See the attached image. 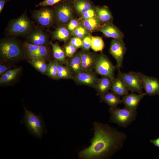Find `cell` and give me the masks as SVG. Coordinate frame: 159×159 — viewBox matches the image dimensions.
<instances>
[{"instance_id": "1", "label": "cell", "mask_w": 159, "mask_h": 159, "mask_svg": "<svg viewBox=\"0 0 159 159\" xmlns=\"http://www.w3.org/2000/svg\"><path fill=\"white\" fill-rule=\"evenodd\" d=\"M94 136L87 148L78 154L80 159H106L110 158L121 149L127 136L123 132L106 124L93 123Z\"/></svg>"}, {"instance_id": "2", "label": "cell", "mask_w": 159, "mask_h": 159, "mask_svg": "<svg viewBox=\"0 0 159 159\" xmlns=\"http://www.w3.org/2000/svg\"><path fill=\"white\" fill-rule=\"evenodd\" d=\"M23 106L25 113L21 123L25 124L30 134L41 139L43 134L47 132L42 114L37 115L27 109L24 105Z\"/></svg>"}, {"instance_id": "3", "label": "cell", "mask_w": 159, "mask_h": 159, "mask_svg": "<svg viewBox=\"0 0 159 159\" xmlns=\"http://www.w3.org/2000/svg\"><path fill=\"white\" fill-rule=\"evenodd\" d=\"M0 58L5 62H13L23 58L24 56L19 42L13 38L1 39Z\"/></svg>"}, {"instance_id": "4", "label": "cell", "mask_w": 159, "mask_h": 159, "mask_svg": "<svg viewBox=\"0 0 159 159\" xmlns=\"http://www.w3.org/2000/svg\"><path fill=\"white\" fill-rule=\"evenodd\" d=\"M26 11L18 18L10 21L6 30L8 35L23 36L33 30V24L27 16Z\"/></svg>"}, {"instance_id": "5", "label": "cell", "mask_w": 159, "mask_h": 159, "mask_svg": "<svg viewBox=\"0 0 159 159\" xmlns=\"http://www.w3.org/2000/svg\"><path fill=\"white\" fill-rule=\"evenodd\" d=\"M109 111L111 115L109 121L124 127L130 125L137 115L136 110H131L125 107L122 109L110 107Z\"/></svg>"}, {"instance_id": "6", "label": "cell", "mask_w": 159, "mask_h": 159, "mask_svg": "<svg viewBox=\"0 0 159 159\" xmlns=\"http://www.w3.org/2000/svg\"><path fill=\"white\" fill-rule=\"evenodd\" d=\"M118 75L122 79L129 90L139 94L146 95L143 92L142 82L138 73L131 71L122 73L119 70Z\"/></svg>"}, {"instance_id": "7", "label": "cell", "mask_w": 159, "mask_h": 159, "mask_svg": "<svg viewBox=\"0 0 159 159\" xmlns=\"http://www.w3.org/2000/svg\"><path fill=\"white\" fill-rule=\"evenodd\" d=\"M116 68L104 54L101 53L98 56L94 69L96 73L102 76L108 77L113 80L115 78Z\"/></svg>"}, {"instance_id": "8", "label": "cell", "mask_w": 159, "mask_h": 159, "mask_svg": "<svg viewBox=\"0 0 159 159\" xmlns=\"http://www.w3.org/2000/svg\"><path fill=\"white\" fill-rule=\"evenodd\" d=\"M33 18L39 25L48 27L53 23L54 14L53 11L47 6L39 9L31 11Z\"/></svg>"}, {"instance_id": "9", "label": "cell", "mask_w": 159, "mask_h": 159, "mask_svg": "<svg viewBox=\"0 0 159 159\" xmlns=\"http://www.w3.org/2000/svg\"><path fill=\"white\" fill-rule=\"evenodd\" d=\"M126 50V48L122 40L114 39L112 41L109 52L116 60V67L118 70H120L122 66Z\"/></svg>"}, {"instance_id": "10", "label": "cell", "mask_w": 159, "mask_h": 159, "mask_svg": "<svg viewBox=\"0 0 159 159\" xmlns=\"http://www.w3.org/2000/svg\"><path fill=\"white\" fill-rule=\"evenodd\" d=\"M99 79L93 71H84L77 75H73L71 79L77 84L95 89Z\"/></svg>"}, {"instance_id": "11", "label": "cell", "mask_w": 159, "mask_h": 159, "mask_svg": "<svg viewBox=\"0 0 159 159\" xmlns=\"http://www.w3.org/2000/svg\"><path fill=\"white\" fill-rule=\"evenodd\" d=\"M26 39L27 42L39 46H47L50 44L48 36L39 28L32 30L26 35Z\"/></svg>"}, {"instance_id": "12", "label": "cell", "mask_w": 159, "mask_h": 159, "mask_svg": "<svg viewBox=\"0 0 159 159\" xmlns=\"http://www.w3.org/2000/svg\"><path fill=\"white\" fill-rule=\"evenodd\" d=\"M146 94L149 95L159 94V81L156 78L138 72Z\"/></svg>"}, {"instance_id": "13", "label": "cell", "mask_w": 159, "mask_h": 159, "mask_svg": "<svg viewBox=\"0 0 159 159\" xmlns=\"http://www.w3.org/2000/svg\"><path fill=\"white\" fill-rule=\"evenodd\" d=\"M83 71H93L98 56L94 54L85 51L80 53Z\"/></svg>"}, {"instance_id": "14", "label": "cell", "mask_w": 159, "mask_h": 159, "mask_svg": "<svg viewBox=\"0 0 159 159\" xmlns=\"http://www.w3.org/2000/svg\"><path fill=\"white\" fill-rule=\"evenodd\" d=\"M100 31L108 37L123 40L124 37L123 32L110 22L105 23L101 27Z\"/></svg>"}, {"instance_id": "15", "label": "cell", "mask_w": 159, "mask_h": 159, "mask_svg": "<svg viewBox=\"0 0 159 159\" xmlns=\"http://www.w3.org/2000/svg\"><path fill=\"white\" fill-rule=\"evenodd\" d=\"M56 13L58 21L62 24L67 23L73 15L71 7L68 4L65 3L58 6L57 8Z\"/></svg>"}, {"instance_id": "16", "label": "cell", "mask_w": 159, "mask_h": 159, "mask_svg": "<svg viewBox=\"0 0 159 159\" xmlns=\"http://www.w3.org/2000/svg\"><path fill=\"white\" fill-rule=\"evenodd\" d=\"M144 95L132 93L122 97V102L125 107L131 110H136L140 100Z\"/></svg>"}, {"instance_id": "17", "label": "cell", "mask_w": 159, "mask_h": 159, "mask_svg": "<svg viewBox=\"0 0 159 159\" xmlns=\"http://www.w3.org/2000/svg\"><path fill=\"white\" fill-rule=\"evenodd\" d=\"M110 89L112 92L119 96L128 94V89L122 79L118 75L112 80Z\"/></svg>"}, {"instance_id": "18", "label": "cell", "mask_w": 159, "mask_h": 159, "mask_svg": "<svg viewBox=\"0 0 159 159\" xmlns=\"http://www.w3.org/2000/svg\"><path fill=\"white\" fill-rule=\"evenodd\" d=\"M73 75H76L83 71L80 53L74 55L67 60L66 64Z\"/></svg>"}, {"instance_id": "19", "label": "cell", "mask_w": 159, "mask_h": 159, "mask_svg": "<svg viewBox=\"0 0 159 159\" xmlns=\"http://www.w3.org/2000/svg\"><path fill=\"white\" fill-rule=\"evenodd\" d=\"M112 81V80L107 76H102L99 78L95 89L100 96L108 92L111 89Z\"/></svg>"}, {"instance_id": "20", "label": "cell", "mask_w": 159, "mask_h": 159, "mask_svg": "<svg viewBox=\"0 0 159 159\" xmlns=\"http://www.w3.org/2000/svg\"><path fill=\"white\" fill-rule=\"evenodd\" d=\"M101 100L107 104L110 108L117 107L122 102L119 96L112 92H108L100 96Z\"/></svg>"}, {"instance_id": "21", "label": "cell", "mask_w": 159, "mask_h": 159, "mask_svg": "<svg viewBox=\"0 0 159 159\" xmlns=\"http://www.w3.org/2000/svg\"><path fill=\"white\" fill-rule=\"evenodd\" d=\"M52 47L55 60L63 64H67V59L66 58L65 52L57 43H50Z\"/></svg>"}, {"instance_id": "22", "label": "cell", "mask_w": 159, "mask_h": 159, "mask_svg": "<svg viewBox=\"0 0 159 159\" xmlns=\"http://www.w3.org/2000/svg\"><path fill=\"white\" fill-rule=\"evenodd\" d=\"M20 68L10 69L4 73L0 77V85L8 84L15 79L20 72Z\"/></svg>"}, {"instance_id": "23", "label": "cell", "mask_w": 159, "mask_h": 159, "mask_svg": "<svg viewBox=\"0 0 159 159\" xmlns=\"http://www.w3.org/2000/svg\"><path fill=\"white\" fill-rule=\"evenodd\" d=\"M70 36L69 31L63 26H59L53 32V37L61 41L65 42L69 38Z\"/></svg>"}, {"instance_id": "24", "label": "cell", "mask_w": 159, "mask_h": 159, "mask_svg": "<svg viewBox=\"0 0 159 159\" xmlns=\"http://www.w3.org/2000/svg\"><path fill=\"white\" fill-rule=\"evenodd\" d=\"M73 75L67 66H64L63 64L58 62L56 80L71 79Z\"/></svg>"}, {"instance_id": "25", "label": "cell", "mask_w": 159, "mask_h": 159, "mask_svg": "<svg viewBox=\"0 0 159 159\" xmlns=\"http://www.w3.org/2000/svg\"><path fill=\"white\" fill-rule=\"evenodd\" d=\"M29 62L39 72L45 74L48 64L46 63L45 60L40 58H36L31 60Z\"/></svg>"}, {"instance_id": "26", "label": "cell", "mask_w": 159, "mask_h": 159, "mask_svg": "<svg viewBox=\"0 0 159 159\" xmlns=\"http://www.w3.org/2000/svg\"><path fill=\"white\" fill-rule=\"evenodd\" d=\"M97 15L99 20L102 22H108L112 17L110 11L105 7L99 8L97 11Z\"/></svg>"}, {"instance_id": "27", "label": "cell", "mask_w": 159, "mask_h": 159, "mask_svg": "<svg viewBox=\"0 0 159 159\" xmlns=\"http://www.w3.org/2000/svg\"><path fill=\"white\" fill-rule=\"evenodd\" d=\"M74 4L77 11L82 14L91 7L90 3L85 0H77L74 2Z\"/></svg>"}, {"instance_id": "28", "label": "cell", "mask_w": 159, "mask_h": 159, "mask_svg": "<svg viewBox=\"0 0 159 159\" xmlns=\"http://www.w3.org/2000/svg\"><path fill=\"white\" fill-rule=\"evenodd\" d=\"M58 62L55 60L50 61L48 64L45 74L48 77L55 80H56L57 78Z\"/></svg>"}, {"instance_id": "29", "label": "cell", "mask_w": 159, "mask_h": 159, "mask_svg": "<svg viewBox=\"0 0 159 159\" xmlns=\"http://www.w3.org/2000/svg\"><path fill=\"white\" fill-rule=\"evenodd\" d=\"M82 23L84 26L89 31H92L99 26V19L94 17L88 19H84Z\"/></svg>"}, {"instance_id": "30", "label": "cell", "mask_w": 159, "mask_h": 159, "mask_svg": "<svg viewBox=\"0 0 159 159\" xmlns=\"http://www.w3.org/2000/svg\"><path fill=\"white\" fill-rule=\"evenodd\" d=\"M105 44L102 38L99 37H92L91 48L95 52L102 51Z\"/></svg>"}, {"instance_id": "31", "label": "cell", "mask_w": 159, "mask_h": 159, "mask_svg": "<svg viewBox=\"0 0 159 159\" xmlns=\"http://www.w3.org/2000/svg\"><path fill=\"white\" fill-rule=\"evenodd\" d=\"M47 46H40L38 50L33 54L35 58H40L45 60L48 59L49 51Z\"/></svg>"}, {"instance_id": "32", "label": "cell", "mask_w": 159, "mask_h": 159, "mask_svg": "<svg viewBox=\"0 0 159 159\" xmlns=\"http://www.w3.org/2000/svg\"><path fill=\"white\" fill-rule=\"evenodd\" d=\"M24 47L29 58L38 49L39 46L31 44L27 42L24 43Z\"/></svg>"}, {"instance_id": "33", "label": "cell", "mask_w": 159, "mask_h": 159, "mask_svg": "<svg viewBox=\"0 0 159 159\" xmlns=\"http://www.w3.org/2000/svg\"><path fill=\"white\" fill-rule=\"evenodd\" d=\"M86 33V29L82 26H78L72 32L73 35L81 39L83 38Z\"/></svg>"}, {"instance_id": "34", "label": "cell", "mask_w": 159, "mask_h": 159, "mask_svg": "<svg viewBox=\"0 0 159 159\" xmlns=\"http://www.w3.org/2000/svg\"><path fill=\"white\" fill-rule=\"evenodd\" d=\"M82 40V47L84 51H88L91 47L92 42V37L90 35L85 36Z\"/></svg>"}, {"instance_id": "35", "label": "cell", "mask_w": 159, "mask_h": 159, "mask_svg": "<svg viewBox=\"0 0 159 159\" xmlns=\"http://www.w3.org/2000/svg\"><path fill=\"white\" fill-rule=\"evenodd\" d=\"M77 48L73 45L69 44L65 47V53L67 56L71 57L74 56Z\"/></svg>"}, {"instance_id": "36", "label": "cell", "mask_w": 159, "mask_h": 159, "mask_svg": "<svg viewBox=\"0 0 159 159\" xmlns=\"http://www.w3.org/2000/svg\"><path fill=\"white\" fill-rule=\"evenodd\" d=\"M69 44L78 48L82 47V40L81 38L79 37H74L71 39Z\"/></svg>"}, {"instance_id": "37", "label": "cell", "mask_w": 159, "mask_h": 159, "mask_svg": "<svg viewBox=\"0 0 159 159\" xmlns=\"http://www.w3.org/2000/svg\"><path fill=\"white\" fill-rule=\"evenodd\" d=\"M63 0H44L36 5V6H41L42 7L51 6L55 4L60 1Z\"/></svg>"}, {"instance_id": "38", "label": "cell", "mask_w": 159, "mask_h": 159, "mask_svg": "<svg viewBox=\"0 0 159 159\" xmlns=\"http://www.w3.org/2000/svg\"><path fill=\"white\" fill-rule=\"evenodd\" d=\"M79 23L75 19L71 20L68 23L67 29L70 32H73L79 26Z\"/></svg>"}, {"instance_id": "39", "label": "cell", "mask_w": 159, "mask_h": 159, "mask_svg": "<svg viewBox=\"0 0 159 159\" xmlns=\"http://www.w3.org/2000/svg\"><path fill=\"white\" fill-rule=\"evenodd\" d=\"M95 13V10L91 8L82 14L83 18L84 19H88L94 17Z\"/></svg>"}, {"instance_id": "40", "label": "cell", "mask_w": 159, "mask_h": 159, "mask_svg": "<svg viewBox=\"0 0 159 159\" xmlns=\"http://www.w3.org/2000/svg\"><path fill=\"white\" fill-rule=\"evenodd\" d=\"M11 68V66L1 64L0 65V75L2 76L5 72L10 70Z\"/></svg>"}, {"instance_id": "41", "label": "cell", "mask_w": 159, "mask_h": 159, "mask_svg": "<svg viewBox=\"0 0 159 159\" xmlns=\"http://www.w3.org/2000/svg\"><path fill=\"white\" fill-rule=\"evenodd\" d=\"M9 0H0V13L1 12L6 2Z\"/></svg>"}, {"instance_id": "42", "label": "cell", "mask_w": 159, "mask_h": 159, "mask_svg": "<svg viewBox=\"0 0 159 159\" xmlns=\"http://www.w3.org/2000/svg\"><path fill=\"white\" fill-rule=\"evenodd\" d=\"M150 142L155 146L159 147V138L155 140H151Z\"/></svg>"}]
</instances>
